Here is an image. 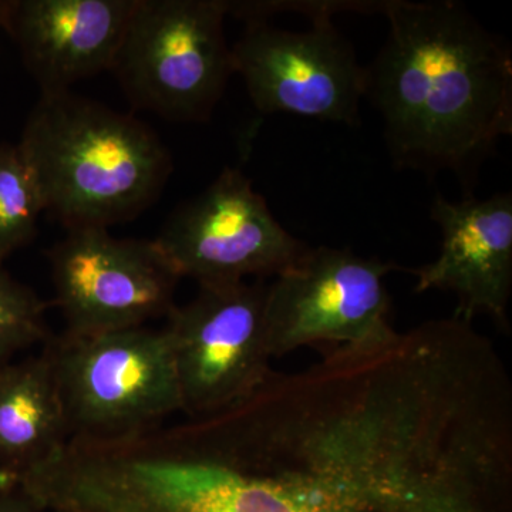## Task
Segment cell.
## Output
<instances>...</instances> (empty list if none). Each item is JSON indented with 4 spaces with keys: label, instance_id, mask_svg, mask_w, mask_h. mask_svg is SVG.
<instances>
[{
    "label": "cell",
    "instance_id": "1",
    "mask_svg": "<svg viewBox=\"0 0 512 512\" xmlns=\"http://www.w3.org/2000/svg\"><path fill=\"white\" fill-rule=\"evenodd\" d=\"M511 406L490 340L454 316L326 350L165 433L191 456L360 512H485L511 477Z\"/></svg>",
    "mask_w": 512,
    "mask_h": 512
},
{
    "label": "cell",
    "instance_id": "2",
    "mask_svg": "<svg viewBox=\"0 0 512 512\" xmlns=\"http://www.w3.org/2000/svg\"><path fill=\"white\" fill-rule=\"evenodd\" d=\"M383 15L389 35L365 67V99L394 165L474 185L512 134L510 47L454 0H387Z\"/></svg>",
    "mask_w": 512,
    "mask_h": 512
},
{
    "label": "cell",
    "instance_id": "3",
    "mask_svg": "<svg viewBox=\"0 0 512 512\" xmlns=\"http://www.w3.org/2000/svg\"><path fill=\"white\" fill-rule=\"evenodd\" d=\"M18 147L45 210L66 229L134 220L158 200L174 170L153 128L72 90L40 93Z\"/></svg>",
    "mask_w": 512,
    "mask_h": 512
},
{
    "label": "cell",
    "instance_id": "4",
    "mask_svg": "<svg viewBox=\"0 0 512 512\" xmlns=\"http://www.w3.org/2000/svg\"><path fill=\"white\" fill-rule=\"evenodd\" d=\"M84 512H360L328 494L191 456L156 433L90 460Z\"/></svg>",
    "mask_w": 512,
    "mask_h": 512
},
{
    "label": "cell",
    "instance_id": "5",
    "mask_svg": "<svg viewBox=\"0 0 512 512\" xmlns=\"http://www.w3.org/2000/svg\"><path fill=\"white\" fill-rule=\"evenodd\" d=\"M70 440L133 439L183 409L163 329L96 336L63 333L45 343Z\"/></svg>",
    "mask_w": 512,
    "mask_h": 512
},
{
    "label": "cell",
    "instance_id": "6",
    "mask_svg": "<svg viewBox=\"0 0 512 512\" xmlns=\"http://www.w3.org/2000/svg\"><path fill=\"white\" fill-rule=\"evenodd\" d=\"M224 0H137L110 72L127 100L177 123H204L235 74Z\"/></svg>",
    "mask_w": 512,
    "mask_h": 512
},
{
    "label": "cell",
    "instance_id": "7",
    "mask_svg": "<svg viewBox=\"0 0 512 512\" xmlns=\"http://www.w3.org/2000/svg\"><path fill=\"white\" fill-rule=\"evenodd\" d=\"M394 265L348 248L309 247L266 286L264 328L271 357L302 346L383 339L390 325L386 278Z\"/></svg>",
    "mask_w": 512,
    "mask_h": 512
},
{
    "label": "cell",
    "instance_id": "8",
    "mask_svg": "<svg viewBox=\"0 0 512 512\" xmlns=\"http://www.w3.org/2000/svg\"><path fill=\"white\" fill-rule=\"evenodd\" d=\"M265 291V285L247 282L200 286L191 302L165 316L181 412L191 419L244 402L272 375Z\"/></svg>",
    "mask_w": 512,
    "mask_h": 512
},
{
    "label": "cell",
    "instance_id": "9",
    "mask_svg": "<svg viewBox=\"0 0 512 512\" xmlns=\"http://www.w3.org/2000/svg\"><path fill=\"white\" fill-rule=\"evenodd\" d=\"M153 241L180 278L200 286L279 275L309 249L276 220L247 175L232 167L178 207Z\"/></svg>",
    "mask_w": 512,
    "mask_h": 512
},
{
    "label": "cell",
    "instance_id": "10",
    "mask_svg": "<svg viewBox=\"0 0 512 512\" xmlns=\"http://www.w3.org/2000/svg\"><path fill=\"white\" fill-rule=\"evenodd\" d=\"M46 256L66 335L141 328L175 306L181 278L153 239L116 238L107 228H73Z\"/></svg>",
    "mask_w": 512,
    "mask_h": 512
},
{
    "label": "cell",
    "instance_id": "11",
    "mask_svg": "<svg viewBox=\"0 0 512 512\" xmlns=\"http://www.w3.org/2000/svg\"><path fill=\"white\" fill-rule=\"evenodd\" d=\"M312 22L305 32L247 23L231 47L235 74L259 113L359 126L365 67L332 16H315Z\"/></svg>",
    "mask_w": 512,
    "mask_h": 512
},
{
    "label": "cell",
    "instance_id": "12",
    "mask_svg": "<svg viewBox=\"0 0 512 512\" xmlns=\"http://www.w3.org/2000/svg\"><path fill=\"white\" fill-rule=\"evenodd\" d=\"M431 220L443 234L439 258L413 269L416 292L456 295V318L470 322L487 315L508 325L512 289V195L448 201L437 195Z\"/></svg>",
    "mask_w": 512,
    "mask_h": 512
},
{
    "label": "cell",
    "instance_id": "13",
    "mask_svg": "<svg viewBox=\"0 0 512 512\" xmlns=\"http://www.w3.org/2000/svg\"><path fill=\"white\" fill-rule=\"evenodd\" d=\"M137 0H9L3 30L40 93L111 70Z\"/></svg>",
    "mask_w": 512,
    "mask_h": 512
},
{
    "label": "cell",
    "instance_id": "14",
    "mask_svg": "<svg viewBox=\"0 0 512 512\" xmlns=\"http://www.w3.org/2000/svg\"><path fill=\"white\" fill-rule=\"evenodd\" d=\"M70 440L66 414L45 350L0 366V493L46 463Z\"/></svg>",
    "mask_w": 512,
    "mask_h": 512
},
{
    "label": "cell",
    "instance_id": "15",
    "mask_svg": "<svg viewBox=\"0 0 512 512\" xmlns=\"http://www.w3.org/2000/svg\"><path fill=\"white\" fill-rule=\"evenodd\" d=\"M43 212L39 185L18 144L0 143V266L36 238Z\"/></svg>",
    "mask_w": 512,
    "mask_h": 512
},
{
    "label": "cell",
    "instance_id": "16",
    "mask_svg": "<svg viewBox=\"0 0 512 512\" xmlns=\"http://www.w3.org/2000/svg\"><path fill=\"white\" fill-rule=\"evenodd\" d=\"M47 309L30 286L0 266V366L22 350L52 338L45 319Z\"/></svg>",
    "mask_w": 512,
    "mask_h": 512
},
{
    "label": "cell",
    "instance_id": "17",
    "mask_svg": "<svg viewBox=\"0 0 512 512\" xmlns=\"http://www.w3.org/2000/svg\"><path fill=\"white\" fill-rule=\"evenodd\" d=\"M0 512H45L35 500L23 491H3L0 493Z\"/></svg>",
    "mask_w": 512,
    "mask_h": 512
},
{
    "label": "cell",
    "instance_id": "18",
    "mask_svg": "<svg viewBox=\"0 0 512 512\" xmlns=\"http://www.w3.org/2000/svg\"><path fill=\"white\" fill-rule=\"evenodd\" d=\"M9 0H0V29L5 25L6 13H8Z\"/></svg>",
    "mask_w": 512,
    "mask_h": 512
}]
</instances>
